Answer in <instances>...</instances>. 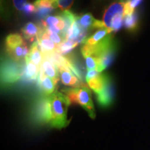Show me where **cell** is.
Listing matches in <instances>:
<instances>
[{"label":"cell","mask_w":150,"mask_h":150,"mask_svg":"<svg viewBox=\"0 0 150 150\" xmlns=\"http://www.w3.org/2000/svg\"><path fill=\"white\" fill-rule=\"evenodd\" d=\"M48 120L52 127L62 129L70 123L67 119V109L71 104L67 95L60 92H55L47 96Z\"/></svg>","instance_id":"obj_1"},{"label":"cell","mask_w":150,"mask_h":150,"mask_svg":"<svg viewBox=\"0 0 150 150\" xmlns=\"http://www.w3.org/2000/svg\"><path fill=\"white\" fill-rule=\"evenodd\" d=\"M65 95L70 99L71 103L74 102L79 104L91 118H95V106H94L92 94L88 86L79 88H70L62 90Z\"/></svg>","instance_id":"obj_2"},{"label":"cell","mask_w":150,"mask_h":150,"mask_svg":"<svg viewBox=\"0 0 150 150\" xmlns=\"http://www.w3.org/2000/svg\"><path fill=\"white\" fill-rule=\"evenodd\" d=\"M24 69L18 62L4 61L1 66V81L4 85L13 83L23 76Z\"/></svg>","instance_id":"obj_3"},{"label":"cell","mask_w":150,"mask_h":150,"mask_svg":"<svg viewBox=\"0 0 150 150\" xmlns=\"http://www.w3.org/2000/svg\"><path fill=\"white\" fill-rule=\"evenodd\" d=\"M125 3L126 1H124L114 2L110 4L107 9L104 11L102 22L105 28L111 30L112 20L117 15H122L125 16Z\"/></svg>","instance_id":"obj_4"},{"label":"cell","mask_w":150,"mask_h":150,"mask_svg":"<svg viewBox=\"0 0 150 150\" xmlns=\"http://www.w3.org/2000/svg\"><path fill=\"white\" fill-rule=\"evenodd\" d=\"M59 70L61 75V81L64 85L71 86L72 88H79L87 86L83 81H81L77 76L73 74L70 70L63 65H59L56 67Z\"/></svg>","instance_id":"obj_5"},{"label":"cell","mask_w":150,"mask_h":150,"mask_svg":"<svg viewBox=\"0 0 150 150\" xmlns=\"http://www.w3.org/2000/svg\"><path fill=\"white\" fill-rule=\"evenodd\" d=\"M43 76H48V77L55 81L56 83L59 80V74L58 68L47 56H45L40 67V75H39L38 79L42 78Z\"/></svg>","instance_id":"obj_6"},{"label":"cell","mask_w":150,"mask_h":150,"mask_svg":"<svg viewBox=\"0 0 150 150\" xmlns=\"http://www.w3.org/2000/svg\"><path fill=\"white\" fill-rule=\"evenodd\" d=\"M114 97V87L110 79H108L104 91L97 95V102L103 107H107L112 103Z\"/></svg>","instance_id":"obj_7"},{"label":"cell","mask_w":150,"mask_h":150,"mask_svg":"<svg viewBox=\"0 0 150 150\" xmlns=\"http://www.w3.org/2000/svg\"><path fill=\"white\" fill-rule=\"evenodd\" d=\"M43 59H44V56L36 40L33 43L32 45L30 47L29 54L25 58V63L31 62L40 68Z\"/></svg>","instance_id":"obj_8"},{"label":"cell","mask_w":150,"mask_h":150,"mask_svg":"<svg viewBox=\"0 0 150 150\" xmlns=\"http://www.w3.org/2000/svg\"><path fill=\"white\" fill-rule=\"evenodd\" d=\"M109 78V76L107 75L99 74L98 76L93 78L87 83L89 87L94 91V93L98 95L104 91Z\"/></svg>","instance_id":"obj_9"},{"label":"cell","mask_w":150,"mask_h":150,"mask_svg":"<svg viewBox=\"0 0 150 150\" xmlns=\"http://www.w3.org/2000/svg\"><path fill=\"white\" fill-rule=\"evenodd\" d=\"M38 81L41 91L45 95V96L51 95L56 92L55 90L57 83L52 79L48 76H43L42 78L38 79Z\"/></svg>","instance_id":"obj_10"},{"label":"cell","mask_w":150,"mask_h":150,"mask_svg":"<svg viewBox=\"0 0 150 150\" xmlns=\"http://www.w3.org/2000/svg\"><path fill=\"white\" fill-rule=\"evenodd\" d=\"M97 20L91 13H85L80 16H76V21L77 22L79 25L83 30L87 31L95 29V24Z\"/></svg>","instance_id":"obj_11"},{"label":"cell","mask_w":150,"mask_h":150,"mask_svg":"<svg viewBox=\"0 0 150 150\" xmlns=\"http://www.w3.org/2000/svg\"><path fill=\"white\" fill-rule=\"evenodd\" d=\"M112 32V31L107 28H102L99 29L98 31H96L93 35H92L91 37L87 38L83 44L88 45H95L97 43H99L100 41H102L103 39L105 38L107 35L110 34Z\"/></svg>","instance_id":"obj_12"},{"label":"cell","mask_w":150,"mask_h":150,"mask_svg":"<svg viewBox=\"0 0 150 150\" xmlns=\"http://www.w3.org/2000/svg\"><path fill=\"white\" fill-rule=\"evenodd\" d=\"M29 50H28L25 43L22 45L17 47L16 48L12 49V50H7V53L10 56L11 59H12L13 61L16 62L20 61L23 58L25 59L26 56L29 54Z\"/></svg>","instance_id":"obj_13"},{"label":"cell","mask_w":150,"mask_h":150,"mask_svg":"<svg viewBox=\"0 0 150 150\" xmlns=\"http://www.w3.org/2000/svg\"><path fill=\"white\" fill-rule=\"evenodd\" d=\"M40 68L34 63L31 62H27L26 63L25 67H24V76L27 80L35 81L38 80L39 75H40Z\"/></svg>","instance_id":"obj_14"},{"label":"cell","mask_w":150,"mask_h":150,"mask_svg":"<svg viewBox=\"0 0 150 150\" xmlns=\"http://www.w3.org/2000/svg\"><path fill=\"white\" fill-rule=\"evenodd\" d=\"M60 16H61V18H63V20L65 22V29L63 30V33H62L61 37L64 39V41H65V38H66V35L68 33V31L72 27L73 24L74 23L75 20L76 19V16L72 12H71L70 11H63Z\"/></svg>","instance_id":"obj_15"},{"label":"cell","mask_w":150,"mask_h":150,"mask_svg":"<svg viewBox=\"0 0 150 150\" xmlns=\"http://www.w3.org/2000/svg\"><path fill=\"white\" fill-rule=\"evenodd\" d=\"M24 38L28 40L33 41L35 38H37L40 31V27L35 25L33 22H29L23 27L22 30Z\"/></svg>","instance_id":"obj_16"},{"label":"cell","mask_w":150,"mask_h":150,"mask_svg":"<svg viewBox=\"0 0 150 150\" xmlns=\"http://www.w3.org/2000/svg\"><path fill=\"white\" fill-rule=\"evenodd\" d=\"M23 39L21 35L18 33H12V34L8 35L6 38V47L7 50H12L17 47L22 45L24 44Z\"/></svg>","instance_id":"obj_17"},{"label":"cell","mask_w":150,"mask_h":150,"mask_svg":"<svg viewBox=\"0 0 150 150\" xmlns=\"http://www.w3.org/2000/svg\"><path fill=\"white\" fill-rule=\"evenodd\" d=\"M43 22L47 26H54L57 27L60 31H61V35L63 33V30L65 29V22L61 18V16H47L45 19V20H42ZM64 40V39H63Z\"/></svg>","instance_id":"obj_18"},{"label":"cell","mask_w":150,"mask_h":150,"mask_svg":"<svg viewBox=\"0 0 150 150\" xmlns=\"http://www.w3.org/2000/svg\"><path fill=\"white\" fill-rule=\"evenodd\" d=\"M79 45L78 42H74V41H64L61 45H58V48L56 50V52L61 55L67 54L72 51L73 49Z\"/></svg>","instance_id":"obj_19"},{"label":"cell","mask_w":150,"mask_h":150,"mask_svg":"<svg viewBox=\"0 0 150 150\" xmlns=\"http://www.w3.org/2000/svg\"><path fill=\"white\" fill-rule=\"evenodd\" d=\"M124 23H125V27L127 29L131 30H135L136 29L137 25H138V15L136 12H134L133 13L127 15L124 18Z\"/></svg>","instance_id":"obj_20"},{"label":"cell","mask_w":150,"mask_h":150,"mask_svg":"<svg viewBox=\"0 0 150 150\" xmlns=\"http://www.w3.org/2000/svg\"><path fill=\"white\" fill-rule=\"evenodd\" d=\"M125 16L122 15H117L115 18H113L111 24V30L112 31H117L120 29L122 25V22Z\"/></svg>","instance_id":"obj_21"},{"label":"cell","mask_w":150,"mask_h":150,"mask_svg":"<svg viewBox=\"0 0 150 150\" xmlns=\"http://www.w3.org/2000/svg\"><path fill=\"white\" fill-rule=\"evenodd\" d=\"M74 0H59L58 7L63 11H68L73 4Z\"/></svg>","instance_id":"obj_22"},{"label":"cell","mask_w":150,"mask_h":150,"mask_svg":"<svg viewBox=\"0 0 150 150\" xmlns=\"http://www.w3.org/2000/svg\"><path fill=\"white\" fill-rule=\"evenodd\" d=\"M54 10V8H47V7H41V8H37L36 14L38 16L41 18H47L49 14Z\"/></svg>","instance_id":"obj_23"},{"label":"cell","mask_w":150,"mask_h":150,"mask_svg":"<svg viewBox=\"0 0 150 150\" xmlns=\"http://www.w3.org/2000/svg\"><path fill=\"white\" fill-rule=\"evenodd\" d=\"M47 31L48 34H49V35H50V39H51V40L53 41V42L55 43L56 45H61L62 42H64V40H63V38L61 36V35H59L58 33H56L52 32V31H48L47 29Z\"/></svg>","instance_id":"obj_24"},{"label":"cell","mask_w":150,"mask_h":150,"mask_svg":"<svg viewBox=\"0 0 150 150\" xmlns=\"http://www.w3.org/2000/svg\"><path fill=\"white\" fill-rule=\"evenodd\" d=\"M36 10L37 8L35 6L34 4H32L31 3H27L24 6L23 11L26 14H31L36 12Z\"/></svg>","instance_id":"obj_25"},{"label":"cell","mask_w":150,"mask_h":150,"mask_svg":"<svg viewBox=\"0 0 150 150\" xmlns=\"http://www.w3.org/2000/svg\"><path fill=\"white\" fill-rule=\"evenodd\" d=\"M15 7L17 10L23 11L24 6L27 4V0H13Z\"/></svg>","instance_id":"obj_26"},{"label":"cell","mask_w":150,"mask_h":150,"mask_svg":"<svg viewBox=\"0 0 150 150\" xmlns=\"http://www.w3.org/2000/svg\"><path fill=\"white\" fill-rule=\"evenodd\" d=\"M99 74V72H97V70H89L88 71L87 74L86 75V82H88L90 80L92 79L95 77V76H98Z\"/></svg>","instance_id":"obj_27"}]
</instances>
